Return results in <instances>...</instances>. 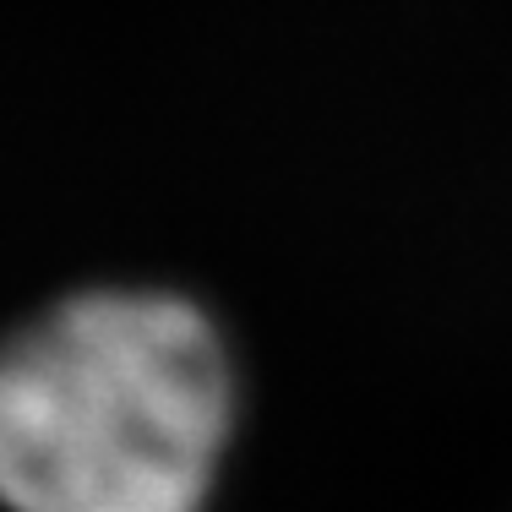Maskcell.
<instances>
[{
  "label": "cell",
  "instance_id": "obj_1",
  "mask_svg": "<svg viewBox=\"0 0 512 512\" xmlns=\"http://www.w3.org/2000/svg\"><path fill=\"white\" fill-rule=\"evenodd\" d=\"M235 431L213 316L169 289H88L0 344L6 512H202Z\"/></svg>",
  "mask_w": 512,
  "mask_h": 512
}]
</instances>
